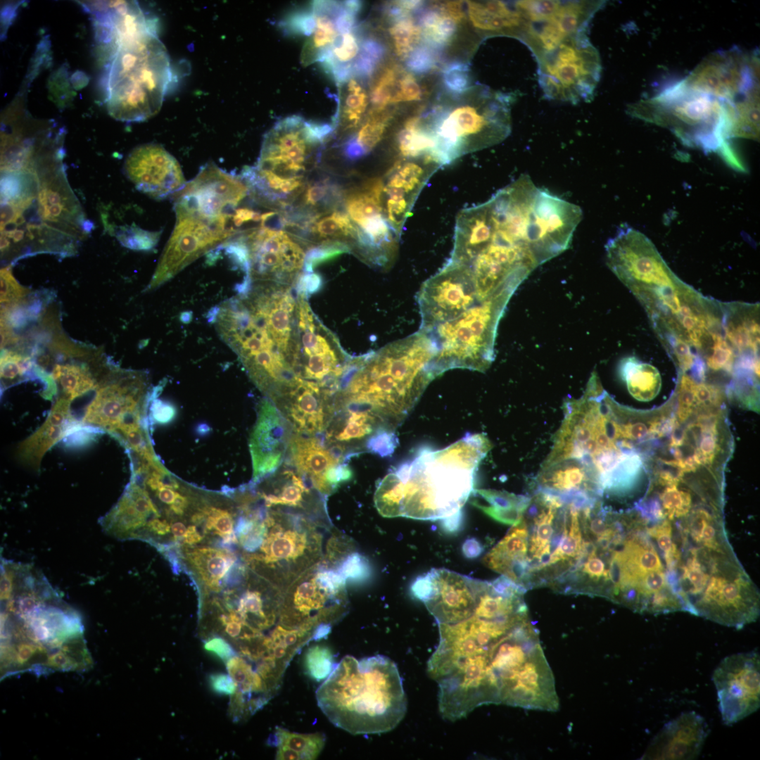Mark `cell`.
Returning <instances> with one entry per match:
<instances>
[{"mask_svg": "<svg viewBox=\"0 0 760 760\" xmlns=\"http://www.w3.org/2000/svg\"><path fill=\"white\" fill-rule=\"evenodd\" d=\"M59 143L1 177V248L18 258L75 253L93 228L68 182Z\"/></svg>", "mask_w": 760, "mask_h": 760, "instance_id": "cell-1", "label": "cell"}, {"mask_svg": "<svg viewBox=\"0 0 760 760\" xmlns=\"http://www.w3.org/2000/svg\"><path fill=\"white\" fill-rule=\"evenodd\" d=\"M297 305L294 286L253 282L207 313L251 381L273 403L298 383L293 368Z\"/></svg>", "mask_w": 760, "mask_h": 760, "instance_id": "cell-2", "label": "cell"}, {"mask_svg": "<svg viewBox=\"0 0 760 760\" xmlns=\"http://www.w3.org/2000/svg\"><path fill=\"white\" fill-rule=\"evenodd\" d=\"M436 357L433 343L420 330L378 350L352 356L332 397V413H366L395 432L439 376Z\"/></svg>", "mask_w": 760, "mask_h": 760, "instance_id": "cell-3", "label": "cell"}, {"mask_svg": "<svg viewBox=\"0 0 760 760\" xmlns=\"http://www.w3.org/2000/svg\"><path fill=\"white\" fill-rule=\"evenodd\" d=\"M490 448L489 440L476 433L442 450H422L378 482L374 496L378 512L421 520L462 512L473 493L478 466Z\"/></svg>", "mask_w": 760, "mask_h": 760, "instance_id": "cell-4", "label": "cell"}, {"mask_svg": "<svg viewBox=\"0 0 760 760\" xmlns=\"http://www.w3.org/2000/svg\"><path fill=\"white\" fill-rule=\"evenodd\" d=\"M105 42L111 52L105 75L110 115L122 122H141L160 109L172 80L169 55L156 25L139 5L129 2L108 20Z\"/></svg>", "mask_w": 760, "mask_h": 760, "instance_id": "cell-5", "label": "cell"}, {"mask_svg": "<svg viewBox=\"0 0 760 760\" xmlns=\"http://www.w3.org/2000/svg\"><path fill=\"white\" fill-rule=\"evenodd\" d=\"M315 695L330 722L353 735L390 731L407 711L398 667L383 655L361 659L344 657Z\"/></svg>", "mask_w": 760, "mask_h": 760, "instance_id": "cell-6", "label": "cell"}, {"mask_svg": "<svg viewBox=\"0 0 760 760\" xmlns=\"http://www.w3.org/2000/svg\"><path fill=\"white\" fill-rule=\"evenodd\" d=\"M334 132L333 125L300 115L283 118L265 134L256 164L245 167L241 177L260 201L275 208H290Z\"/></svg>", "mask_w": 760, "mask_h": 760, "instance_id": "cell-7", "label": "cell"}, {"mask_svg": "<svg viewBox=\"0 0 760 760\" xmlns=\"http://www.w3.org/2000/svg\"><path fill=\"white\" fill-rule=\"evenodd\" d=\"M633 117L668 128L685 145L716 153L733 169L745 166L726 136L723 102L692 89L683 81L629 106Z\"/></svg>", "mask_w": 760, "mask_h": 760, "instance_id": "cell-8", "label": "cell"}, {"mask_svg": "<svg viewBox=\"0 0 760 760\" xmlns=\"http://www.w3.org/2000/svg\"><path fill=\"white\" fill-rule=\"evenodd\" d=\"M174 210L175 226L158 265L169 278L238 234L237 209L213 189L185 186Z\"/></svg>", "mask_w": 760, "mask_h": 760, "instance_id": "cell-9", "label": "cell"}, {"mask_svg": "<svg viewBox=\"0 0 760 760\" xmlns=\"http://www.w3.org/2000/svg\"><path fill=\"white\" fill-rule=\"evenodd\" d=\"M323 524L303 514L266 507L260 542L245 564L283 591L323 557Z\"/></svg>", "mask_w": 760, "mask_h": 760, "instance_id": "cell-10", "label": "cell"}, {"mask_svg": "<svg viewBox=\"0 0 760 760\" xmlns=\"http://www.w3.org/2000/svg\"><path fill=\"white\" fill-rule=\"evenodd\" d=\"M346 582L323 558L284 591L280 623L325 638L348 609Z\"/></svg>", "mask_w": 760, "mask_h": 760, "instance_id": "cell-11", "label": "cell"}, {"mask_svg": "<svg viewBox=\"0 0 760 760\" xmlns=\"http://www.w3.org/2000/svg\"><path fill=\"white\" fill-rule=\"evenodd\" d=\"M436 139L432 158L441 166L505 139L511 130L503 100L487 94L480 106H462L424 120Z\"/></svg>", "mask_w": 760, "mask_h": 760, "instance_id": "cell-12", "label": "cell"}, {"mask_svg": "<svg viewBox=\"0 0 760 760\" xmlns=\"http://www.w3.org/2000/svg\"><path fill=\"white\" fill-rule=\"evenodd\" d=\"M308 298L298 295L293 371L299 380L318 386L331 398L352 356L314 313Z\"/></svg>", "mask_w": 760, "mask_h": 760, "instance_id": "cell-13", "label": "cell"}, {"mask_svg": "<svg viewBox=\"0 0 760 760\" xmlns=\"http://www.w3.org/2000/svg\"><path fill=\"white\" fill-rule=\"evenodd\" d=\"M246 245L253 282L295 286L303 272L304 244L284 229L281 210L262 213L260 223L237 236Z\"/></svg>", "mask_w": 760, "mask_h": 760, "instance_id": "cell-14", "label": "cell"}, {"mask_svg": "<svg viewBox=\"0 0 760 760\" xmlns=\"http://www.w3.org/2000/svg\"><path fill=\"white\" fill-rule=\"evenodd\" d=\"M536 59L539 83L546 97L572 103L593 99L602 66L598 51L585 32L565 39Z\"/></svg>", "mask_w": 760, "mask_h": 760, "instance_id": "cell-15", "label": "cell"}, {"mask_svg": "<svg viewBox=\"0 0 760 760\" xmlns=\"http://www.w3.org/2000/svg\"><path fill=\"white\" fill-rule=\"evenodd\" d=\"M381 178L344 192L343 208L355 229L351 252L372 267L388 270L398 254L400 236L385 216Z\"/></svg>", "mask_w": 760, "mask_h": 760, "instance_id": "cell-16", "label": "cell"}, {"mask_svg": "<svg viewBox=\"0 0 760 760\" xmlns=\"http://www.w3.org/2000/svg\"><path fill=\"white\" fill-rule=\"evenodd\" d=\"M605 251L610 270L635 296L680 283L652 242L633 227L619 229L606 243Z\"/></svg>", "mask_w": 760, "mask_h": 760, "instance_id": "cell-17", "label": "cell"}, {"mask_svg": "<svg viewBox=\"0 0 760 760\" xmlns=\"http://www.w3.org/2000/svg\"><path fill=\"white\" fill-rule=\"evenodd\" d=\"M360 10L357 1H315L291 11L279 26L287 35L305 37L300 54L303 65L319 63L341 32L359 22Z\"/></svg>", "mask_w": 760, "mask_h": 760, "instance_id": "cell-18", "label": "cell"}, {"mask_svg": "<svg viewBox=\"0 0 760 760\" xmlns=\"http://www.w3.org/2000/svg\"><path fill=\"white\" fill-rule=\"evenodd\" d=\"M97 388L84 413V424L113 433L122 426L146 419L151 391L144 372L115 370Z\"/></svg>", "mask_w": 760, "mask_h": 760, "instance_id": "cell-19", "label": "cell"}, {"mask_svg": "<svg viewBox=\"0 0 760 760\" xmlns=\"http://www.w3.org/2000/svg\"><path fill=\"white\" fill-rule=\"evenodd\" d=\"M487 583L446 569H433L417 578L411 591L438 624H452L474 612Z\"/></svg>", "mask_w": 760, "mask_h": 760, "instance_id": "cell-20", "label": "cell"}, {"mask_svg": "<svg viewBox=\"0 0 760 760\" xmlns=\"http://www.w3.org/2000/svg\"><path fill=\"white\" fill-rule=\"evenodd\" d=\"M718 709L724 724L731 726L760 707V656L756 650L724 657L712 674Z\"/></svg>", "mask_w": 760, "mask_h": 760, "instance_id": "cell-21", "label": "cell"}, {"mask_svg": "<svg viewBox=\"0 0 760 760\" xmlns=\"http://www.w3.org/2000/svg\"><path fill=\"white\" fill-rule=\"evenodd\" d=\"M759 58L737 48L709 55L682 80L690 88L722 102L733 101L759 88Z\"/></svg>", "mask_w": 760, "mask_h": 760, "instance_id": "cell-22", "label": "cell"}, {"mask_svg": "<svg viewBox=\"0 0 760 760\" xmlns=\"http://www.w3.org/2000/svg\"><path fill=\"white\" fill-rule=\"evenodd\" d=\"M441 165L429 157L403 158L381 178L385 216L401 235L403 225L423 187Z\"/></svg>", "mask_w": 760, "mask_h": 760, "instance_id": "cell-23", "label": "cell"}, {"mask_svg": "<svg viewBox=\"0 0 760 760\" xmlns=\"http://www.w3.org/2000/svg\"><path fill=\"white\" fill-rule=\"evenodd\" d=\"M124 170L139 191L157 200L177 194L186 185L178 161L158 144L134 148L125 159Z\"/></svg>", "mask_w": 760, "mask_h": 760, "instance_id": "cell-24", "label": "cell"}, {"mask_svg": "<svg viewBox=\"0 0 760 760\" xmlns=\"http://www.w3.org/2000/svg\"><path fill=\"white\" fill-rule=\"evenodd\" d=\"M293 433L291 424L270 400L265 398L260 401L249 441L253 483L279 469L286 459Z\"/></svg>", "mask_w": 760, "mask_h": 760, "instance_id": "cell-25", "label": "cell"}, {"mask_svg": "<svg viewBox=\"0 0 760 760\" xmlns=\"http://www.w3.org/2000/svg\"><path fill=\"white\" fill-rule=\"evenodd\" d=\"M266 507L291 510L327 526L325 496L310 487L289 464L251 484Z\"/></svg>", "mask_w": 760, "mask_h": 760, "instance_id": "cell-26", "label": "cell"}, {"mask_svg": "<svg viewBox=\"0 0 760 760\" xmlns=\"http://www.w3.org/2000/svg\"><path fill=\"white\" fill-rule=\"evenodd\" d=\"M709 728L695 711L681 713L667 722L651 740L641 759H695L701 753Z\"/></svg>", "mask_w": 760, "mask_h": 760, "instance_id": "cell-27", "label": "cell"}, {"mask_svg": "<svg viewBox=\"0 0 760 760\" xmlns=\"http://www.w3.org/2000/svg\"><path fill=\"white\" fill-rule=\"evenodd\" d=\"M331 398L318 386L300 381L274 404L291 424L295 433L322 436L331 416Z\"/></svg>", "mask_w": 760, "mask_h": 760, "instance_id": "cell-28", "label": "cell"}, {"mask_svg": "<svg viewBox=\"0 0 760 760\" xmlns=\"http://www.w3.org/2000/svg\"><path fill=\"white\" fill-rule=\"evenodd\" d=\"M284 462L292 467L313 489L329 495L325 476L328 471L345 462L324 443L320 436L293 433Z\"/></svg>", "mask_w": 760, "mask_h": 760, "instance_id": "cell-29", "label": "cell"}, {"mask_svg": "<svg viewBox=\"0 0 760 760\" xmlns=\"http://www.w3.org/2000/svg\"><path fill=\"white\" fill-rule=\"evenodd\" d=\"M70 403L62 396L56 400L42 425L19 445L17 456L20 462L39 469L44 454L79 424L71 415Z\"/></svg>", "mask_w": 760, "mask_h": 760, "instance_id": "cell-30", "label": "cell"}, {"mask_svg": "<svg viewBox=\"0 0 760 760\" xmlns=\"http://www.w3.org/2000/svg\"><path fill=\"white\" fill-rule=\"evenodd\" d=\"M422 90L416 79L398 65L386 67L377 77L370 93L374 108H386L388 105L417 101Z\"/></svg>", "mask_w": 760, "mask_h": 760, "instance_id": "cell-31", "label": "cell"}, {"mask_svg": "<svg viewBox=\"0 0 760 760\" xmlns=\"http://www.w3.org/2000/svg\"><path fill=\"white\" fill-rule=\"evenodd\" d=\"M363 80L353 76L338 84L341 90L337 118L333 125L334 132L348 134L349 137L365 119L370 99Z\"/></svg>", "mask_w": 760, "mask_h": 760, "instance_id": "cell-32", "label": "cell"}, {"mask_svg": "<svg viewBox=\"0 0 760 760\" xmlns=\"http://www.w3.org/2000/svg\"><path fill=\"white\" fill-rule=\"evenodd\" d=\"M468 13L472 25L483 31H517L521 37L526 22L515 5L512 8L500 1H468Z\"/></svg>", "mask_w": 760, "mask_h": 760, "instance_id": "cell-33", "label": "cell"}, {"mask_svg": "<svg viewBox=\"0 0 760 760\" xmlns=\"http://www.w3.org/2000/svg\"><path fill=\"white\" fill-rule=\"evenodd\" d=\"M728 139H759V88L733 101L723 102Z\"/></svg>", "mask_w": 760, "mask_h": 760, "instance_id": "cell-34", "label": "cell"}, {"mask_svg": "<svg viewBox=\"0 0 760 760\" xmlns=\"http://www.w3.org/2000/svg\"><path fill=\"white\" fill-rule=\"evenodd\" d=\"M392 117L386 108H374L370 110L361 125L343 143L345 157L355 160L369 154L382 140Z\"/></svg>", "mask_w": 760, "mask_h": 760, "instance_id": "cell-35", "label": "cell"}, {"mask_svg": "<svg viewBox=\"0 0 760 760\" xmlns=\"http://www.w3.org/2000/svg\"><path fill=\"white\" fill-rule=\"evenodd\" d=\"M321 733H299L277 726L268 743L277 747L276 759H315L325 745Z\"/></svg>", "mask_w": 760, "mask_h": 760, "instance_id": "cell-36", "label": "cell"}, {"mask_svg": "<svg viewBox=\"0 0 760 760\" xmlns=\"http://www.w3.org/2000/svg\"><path fill=\"white\" fill-rule=\"evenodd\" d=\"M350 583L365 581L371 576V566L360 553L354 551L348 539L334 536L327 543L323 558Z\"/></svg>", "mask_w": 760, "mask_h": 760, "instance_id": "cell-37", "label": "cell"}, {"mask_svg": "<svg viewBox=\"0 0 760 760\" xmlns=\"http://www.w3.org/2000/svg\"><path fill=\"white\" fill-rule=\"evenodd\" d=\"M474 495L479 497L486 502H472L474 506L493 519L512 526H515L522 521L524 513L531 500V498L524 495L490 489L476 490Z\"/></svg>", "mask_w": 760, "mask_h": 760, "instance_id": "cell-38", "label": "cell"}, {"mask_svg": "<svg viewBox=\"0 0 760 760\" xmlns=\"http://www.w3.org/2000/svg\"><path fill=\"white\" fill-rule=\"evenodd\" d=\"M410 12L400 1L390 4L386 8L394 51L398 58L405 61L419 46L422 37V29L412 18Z\"/></svg>", "mask_w": 760, "mask_h": 760, "instance_id": "cell-39", "label": "cell"}, {"mask_svg": "<svg viewBox=\"0 0 760 760\" xmlns=\"http://www.w3.org/2000/svg\"><path fill=\"white\" fill-rule=\"evenodd\" d=\"M189 562L197 571L200 580L212 590H217L220 580H223L229 570L236 564L237 559L233 552L225 549L210 547L194 549L187 551Z\"/></svg>", "mask_w": 760, "mask_h": 760, "instance_id": "cell-40", "label": "cell"}, {"mask_svg": "<svg viewBox=\"0 0 760 760\" xmlns=\"http://www.w3.org/2000/svg\"><path fill=\"white\" fill-rule=\"evenodd\" d=\"M528 525L522 519L484 557V564L502 574L512 562L528 557Z\"/></svg>", "mask_w": 760, "mask_h": 760, "instance_id": "cell-41", "label": "cell"}, {"mask_svg": "<svg viewBox=\"0 0 760 760\" xmlns=\"http://www.w3.org/2000/svg\"><path fill=\"white\" fill-rule=\"evenodd\" d=\"M619 372L629 393L639 400H649L659 391L661 378L656 368L634 357L621 361Z\"/></svg>", "mask_w": 760, "mask_h": 760, "instance_id": "cell-42", "label": "cell"}, {"mask_svg": "<svg viewBox=\"0 0 760 760\" xmlns=\"http://www.w3.org/2000/svg\"><path fill=\"white\" fill-rule=\"evenodd\" d=\"M436 144L433 132L419 117L409 118L397 138L398 148L403 158H431Z\"/></svg>", "mask_w": 760, "mask_h": 760, "instance_id": "cell-43", "label": "cell"}, {"mask_svg": "<svg viewBox=\"0 0 760 760\" xmlns=\"http://www.w3.org/2000/svg\"><path fill=\"white\" fill-rule=\"evenodd\" d=\"M51 377L58 384L62 397L70 401L97 388L99 382L87 366L77 363L56 364Z\"/></svg>", "mask_w": 760, "mask_h": 760, "instance_id": "cell-44", "label": "cell"}, {"mask_svg": "<svg viewBox=\"0 0 760 760\" xmlns=\"http://www.w3.org/2000/svg\"><path fill=\"white\" fill-rule=\"evenodd\" d=\"M458 23L443 4L429 9L422 15L420 25L426 44L432 49L444 46L453 37Z\"/></svg>", "mask_w": 760, "mask_h": 760, "instance_id": "cell-45", "label": "cell"}, {"mask_svg": "<svg viewBox=\"0 0 760 760\" xmlns=\"http://www.w3.org/2000/svg\"><path fill=\"white\" fill-rule=\"evenodd\" d=\"M726 331L731 346L740 350L752 349L756 352L759 342V326L756 320L747 317L741 322L730 321Z\"/></svg>", "mask_w": 760, "mask_h": 760, "instance_id": "cell-46", "label": "cell"}, {"mask_svg": "<svg viewBox=\"0 0 760 760\" xmlns=\"http://www.w3.org/2000/svg\"><path fill=\"white\" fill-rule=\"evenodd\" d=\"M35 367L32 358L16 350H4L1 357V379L7 386L20 381Z\"/></svg>", "mask_w": 760, "mask_h": 760, "instance_id": "cell-47", "label": "cell"}, {"mask_svg": "<svg viewBox=\"0 0 760 760\" xmlns=\"http://www.w3.org/2000/svg\"><path fill=\"white\" fill-rule=\"evenodd\" d=\"M304 664L311 678L317 681L325 680L334 669L332 651L326 645H312L305 653Z\"/></svg>", "mask_w": 760, "mask_h": 760, "instance_id": "cell-48", "label": "cell"}, {"mask_svg": "<svg viewBox=\"0 0 760 760\" xmlns=\"http://www.w3.org/2000/svg\"><path fill=\"white\" fill-rule=\"evenodd\" d=\"M120 243L129 248L149 251L158 242L160 232H151L135 225L120 227L115 233Z\"/></svg>", "mask_w": 760, "mask_h": 760, "instance_id": "cell-49", "label": "cell"}, {"mask_svg": "<svg viewBox=\"0 0 760 760\" xmlns=\"http://www.w3.org/2000/svg\"><path fill=\"white\" fill-rule=\"evenodd\" d=\"M349 252V246L338 241L325 242L310 246L306 251L303 272H313L314 269L320 264Z\"/></svg>", "mask_w": 760, "mask_h": 760, "instance_id": "cell-50", "label": "cell"}, {"mask_svg": "<svg viewBox=\"0 0 760 760\" xmlns=\"http://www.w3.org/2000/svg\"><path fill=\"white\" fill-rule=\"evenodd\" d=\"M0 283L1 306L18 303L29 293L28 289L22 286L14 278L10 265L1 268Z\"/></svg>", "mask_w": 760, "mask_h": 760, "instance_id": "cell-51", "label": "cell"}, {"mask_svg": "<svg viewBox=\"0 0 760 760\" xmlns=\"http://www.w3.org/2000/svg\"><path fill=\"white\" fill-rule=\"evenodd\" d=\"M711 354L707 359L708 365L713 369H729L735 357L734 348L720 334L712 336Z\"/></svg>", "mask_w": 760, "mask_h": 760, "instance_id": "cell-52", "label": "cell"}, {"mask_svg": "<svg viewBox=\"0 0 760 760\" xmlns=\"http://www.w3.org/2000/svg\"><path fill=\"white\" fill-rule=\"evenodd\" d=\"M445 87L452 93H462L469 87L467 66L461 63L448 65L443 72Z\"/></svg>", "mask_w": 760, "mask_h": 760, "instance_id": "cell-53", "label": "cell"}, {"mask_svg": "<svg viewBox=\"0 0 760 760\" xmlns=\"http://www.w3.org/2000/svg\"><path fill=\"white\" fill-rule=\"evenodd\" d=\"M435 64L433 49L426 44L419 46L406 60L408 69L417 73L428 72Z\"/></svg>", "mask_w": 760, "mask_h": 760, "instance_id": "cell-54", "label": "cell"}, {"mask_svg": "<svg viewBox=\"0 0 760 760\" xmlns=\"http://www.w3.org/2000/svg\"><path fill=\"white\" fill-rule=\"evenodd\" d=\"M160 388L161 386H159L158 388H153L151 393L150 417L154 422L166 424L172 421L177 411L175 407L170 402L156 398L157 393Z\"/></svg>", "mask_w": 760, "mask_h": 760, "instance_id": "cell-55", "label": "cell"}, {"mask_svg": "<svg viewBox=\"0 0 760 760\" xmlns=\"http://www.w3.org/2000/svg\"><path fill=\"white\" fill-rule=\"evenodd\" d=\"M322 285L320 274L315 272H303L295 285L298 293L307 297L318 291Z\"/></svg>", "mask_w": 760, "mask_h": 760, "instance_id": "cell-56", "label": "cell"}, {"mask_svg": "<svg viewBox=\"0 0 760 760\" xmlns=\"http://www.w3.org/2000/svg\"><path fill=\"white\" fill-rule=\"evenodd\" d=\"M208 683L211 690L220 695H232L236 690V685L232 677L225 673H213L208 676Z\"/></svg>", "mask_w": 760, "mask_h": 760, "instance_id": "cell-57", "label": "cell"}, {"mask_svg": "<svg viewBox=\"0 0 760 760\" xmlns=\"http://www.w3.org/2000/svg\"><path fill=\"white\" fill-rule=\"evenodd\" d=\"M205 649L215 654L224 662H227L231 658L236 656L237 652L234 648L224 639L220 637H215L208 640L204 645Z\"/></svg>", "mask_w": 760, "mask_h": 760, "instance_id": "cell-58", "label": "cell"}, {"mask_svg": "<svg viewBox=\"0 0 760 760\" xmlns=\"http://www.w3.org/2000/svg\"><path fill=\"white\" fill-rule=\"evenodd\" d=\"M483 550L481 543L475 538L467 540L462 546L463 553L469 558H474L480 555Z\"/></svg>", "mask_w": 760, "mask_h": 760, "instance_id": "cell-59", "label": "cell"}, {"mask_svg": "<svg viewBox=\"0 0 760 760\" xmlns=\"http://www.w3.org/2000/svg\"><path fill=\"white\" fill-rule=\"evenodd\" d=\"M462 524V512L448 518L441 520V524L445 531L455 532L457 531Z\"/></svg>", "mask_w": 760, "mask_h": 760, "instance_id": "cell-60", "label": "cell"}]
</instances>
